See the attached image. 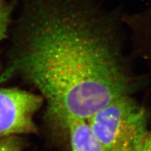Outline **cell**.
Segmentation results:
<instances>
[{"label": "cell", "mask_w": 151, "mask_h": 151, "mask_svg": "<svg viewBox=\"0 0 151 151\" xmlns=\"http://www.w3.org/2000/svg\"><path fill=\"white\" fill-rule=\"evenodd\" d=\"M138 151H151V132H148Z\"/></svg>", "instance_id": "7"}, {"label": "cell", "mask_w": 151, "mask_h": 151, "mask_svg": "<svg viewBox=\"0 0 151 151\" xmlns=\"http://www.w3.org/2000/svg\"><path fill=\"white\" fill-rule=\"evenodd\" d=\"M70 139V151H103L87 120L69 118L62 122Z\"/></svg>", "instance_id": "4"}, {"label": "cell", "mask_w": 151, "mask_h": 151, "mask_svg": "<svg viewBox=\"0 0 151 151\" xmlns=\"http://www.w3.org/2000/svg\"><path fill=\"white\" fill-rule=\"evenodd\" d=\"M87 121L103 151H138L148 133L146 111L127 94L113 100Z\"/></svg>", "instance_id": "2"}, {"label": "cell", "mask_w": 151, "mask_h": 151, "mask_svg": "<svg viewBox=\"0 0 151 151\" xmlns=\"http://www.w3.org/2000/svg\"><path fill=\"white\" fill-rule=\"evenodd\" d=\"M40 95L18 89H0V137L34 132L33 118L42 104Z\"/></svg>", "instance_id": "3"}, {"label": "cell", "mask_w": 151, "mask_h": 151, "mask_svg": "<svg viewBox=\"0 0 151 151\" xmlns=\"http://www.w3.org/2000/svg\"><path fill=\"white\" fill-rule=\"evenodd\" d=\"M20 145L14 138H9L0 141V151H20Z\"/></svg>", "instance_id": "6"}, {"label": "cell", "mask_w": 151, "mask_h": 151, "mask_svg": "<svg viewBox=\"0 0 151 151\" xmlns=\"http://www.w3.org/2000/svg\"><path fill=\"white\" fill-rule=\"evenodd\" d=\"M16 4L12 0H0V43L9 37L15 19Z\"/></svg>", "instance_id": "5"}, {"label": "cell", "mask_w": 151, "mask_h": 151, "mask_svg": "<svg viewBox=\"0 0 151 151\" xmlns=\"http://www.w3.org/2000/svg\"><path fill=\"white\" fill-rule=\"evenodd\" d=\"M121 22L96 0H23L10 69L39 90L61 122L88 120L127 94L117 46Z\"/></svg>", "instance_id": "1"}]
</instances>
